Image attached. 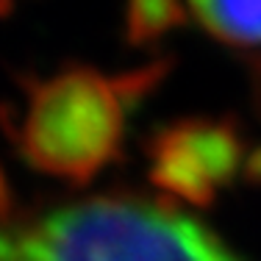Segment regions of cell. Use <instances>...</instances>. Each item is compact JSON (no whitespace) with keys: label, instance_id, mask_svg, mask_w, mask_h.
I'll list each match as a JSON object with an SVG mask.
<instances>
[{"label":"cell","instance_id":"6da1fadb","mask_svg":"<svg viewBox=\"0 0 261 261\" xmlns=\"http://www.w3.org/2000/svg\"><path fill=\"white\" fill-rule=\"evenodd\" d=\"M0 261H236L208 228L142 197H92L0 228Z\"/></svg>","mask_w":261,"mask_h":261},{"label":"cell","instance_id":"7a4b0ae2","mask_svg":"<svg viewBox=\"0 0 261 261\" xmlns=\"http://www.w3.org/2000/svg\"><path fill=\"white\" fill-rule=\"evenodd\" d=\"M122 128V84L95 70H67L31 89L20 150L39 172L86 184L120 153Z\"/></svg>","mask_w":261,"mask_h":261},{"label":"cell","instance_id":"3957f363","mask_svg":"<svg viewBox=\"0 0 261 261\" xmlns=\"http://www.w3.org/2000/svg\"><path fill=\"white\" fill-rule=\"evenodd\" d=\"M236 172H242V136L231 125L186 120L153 139V184L195 206H208Z\"/></svg>","mask_w":261,"mask_h":261},{"label":"cell","instance_id":"277c9868","mask_svg":"<svg viewBox=\"0 0 261 261\" xmlns=\"http://www.w3.org/2000/svg\"><path fill=\"white\" fill-rule=\"evenodd\" d=\"M211 36L236 47H261V0H189Z\"/></svg>","mask_w":261,"mask_h":261},{"label":"cell","instance_id":"5b68a950","mask_svg":"<svg viewBox=\"0 0 261 261\" xmlns=\"http://www.w3.org/2000/svg\"><path fill=\"white\" fill-rule=\"evenodd\" d=\"M178 22L175 0H130V36L150 39Z\"/></svg>","mask_w":261,"mask_h":261}]
</instances>
